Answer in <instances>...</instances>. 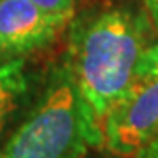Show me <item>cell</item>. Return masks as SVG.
Segmentation results:
<instances>
[{
    "label": "cell",
    "instance_id": "8992f818",
    "mask_svg": "<svg viewBox=\"0 0 158 158\" xmlns=\"http://www.w3.org/2000/svg\"><path fill=\"white\" fill-rule=\"evenodd\" d=\"M35 6L42 9L55 19H60L65 25L76 16V0H32Z\"/></svg>",
    "mask_w": 158,
    "mask_h": 158
},
{
    "label": "cell",
    "instance_id": "9c48e42d",
    "mask_svg": "<svg viewBox=\"0 0 158 158\" xmlns=\"http://www.w3.org/2000/svg\"><path fill=\"white\" fill-rule=\"evenodd\" d=\"M144 4H146L148 11H149V14H151L153 23H155L156 32H158V0H144Z\"/></svg>",
    "mask_w": 158,
    "mask_h": 158
},
{
    "label": "cell",
    "instance_id": "7a4b0ae2",
    "mask_svg": "<svg viewBox=\"0 0 158 158\" xmlns=\"http://www.w3.org/2000/svg\"><path fill=\"white\" fill-rule=\"evenodd\" d=\"M95 146L85 104L67 65L56 69L39 102L2 146L0 158H83Z\"/></svg>",
    "mask_w": 158,
    "mask_h": 158
},
{
    "label": "cell",
    "instance_id": "6da1fadb",
    "mask_svg": "<svg viewBox=\"0 0 158 158\" xmlns=\"http://www.w3.org/2000/svg\"><path fill=\"white\" fill-rule=\"evenodd\" d=\"M149 23L128 7L88 12L70 25L67 65L100 148L104 118L139 79Z\"/></svg>",
    "mask_w": 158,
    "mask_h": 158
},
{
    "label": "cell",
    "instance_id": "277c9868",
    "mask_svg": "<svg viewBox=\"0 0 158 158\" xmlns=\"http://www.w3.org/2000/svg\"><path fill=\"white\" fill-rule=\"evenodd\" d=\"M65 27L32 0H0V62L44 49Z\"/></svg>",
    "mask_w": 158,
    "mask_h": 158
},
{
    "label": "cell",
    "instance_id": "5b68a950",
    "mask_svg": "<svg viewBox=\"0 0 158 158\" xmlns=\"http://www.w3.org/2000/svg\"><path fill=\"white\" fill-rule=\"evenodd\" d=\"M30 93V76L23 58L0 62V146L11 118Z\"/></svg>",
    "mask_w": 158,
    "mask_h": 158
},
{
    "label": "cell",
    "instance_id": "3957f363",
    "mask_svg": "<svg viewBox=\"0 0 158 158\" xmlns=\"http://www.w3.org/2000/svg\"><path fill=\"white\" fill-rule=\"evenodd\" d=\"M158 132V77H139L104 118L100 148L121 158H139Z\"/></svg>",
    "mask_w": 158,
    "mask_h": 158
},
{
    "label": "cell",
    "instance_id": "52a82bcc",
    "mask_svg": "<svg viewBox=\"0 0 158 158\" xmlns=\"http://www.w3.org/2000/svg\"><path fill=\"white\" fill-rule=\"evenodd\" d=\"M139 77H158V39L148 46L142 55Z\"/></svg>",
    "mask_w": 158,
    "mask_h": 158
},
{
    "label": "cell",
    "instance_id": "ba28073f",
    "mask_svg": "<svg viewBox=\"0 0 158 158\" xmlns=\"http://www.w3.org/2000/svg\"><path fill=\"white\" fill-rule=\"evenodd\" d=\"M139 158H158V132L149 141V144L144 148V151L139 155Z\"/></svg>",
    "mask_w": 158,
    "mask_h": 158
}]
</instances>
